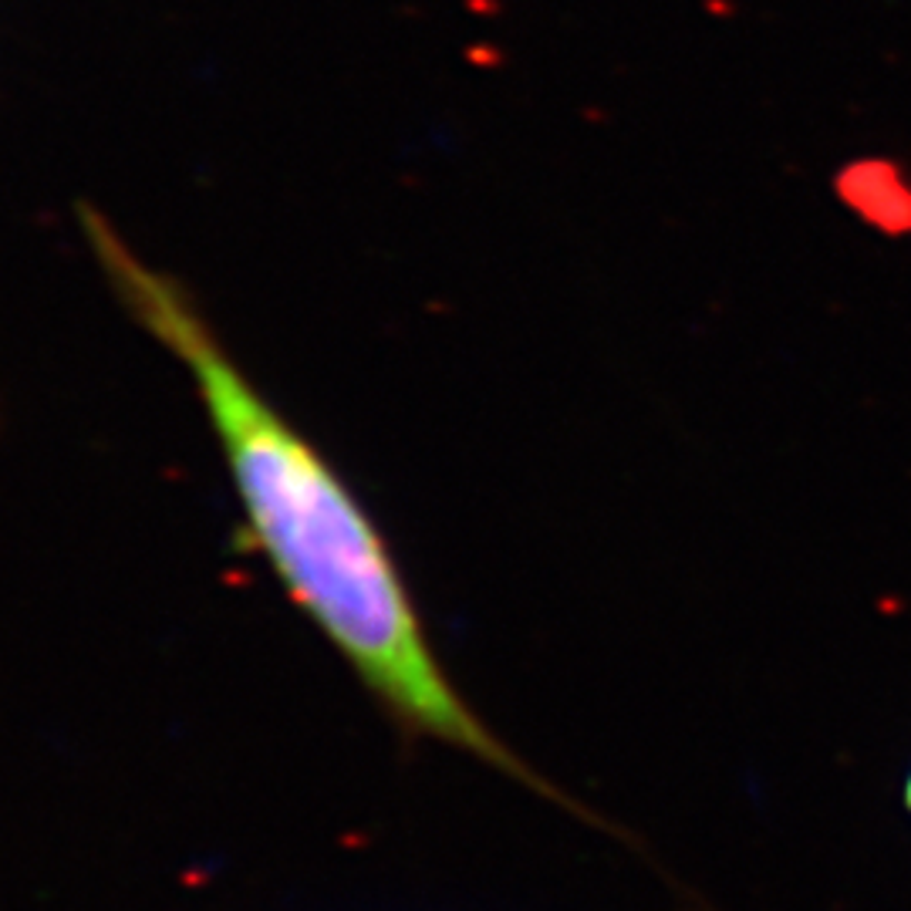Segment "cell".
I'll list each match as a JSON object with an SVG mask.
<instances>
[{"label":"cell","mask_w":911,"mask_h":911,"mask_svg":"<svg viewBox=\"0 0 911 911\" xmlns=\"http://www.w3.org/2000/svg\"><path fill=\"white\" fill-rule=\"evenodd\" d=\"M904 804H908V811H911V773H908V780H904Z\"/></svg>","instance_id":"7a4b0ae2"},{"label":"cell","mask_w":911,"mask_h":911,"mask_svg":"<svg viewBox=\"0 0 911 911\" xmlns=\"http://www.w3.org/2000/svg\"><path fill=\"white\" fill-rule=\"evenodd\" d=\"M81 223L119 301L189 372L247 540L297 611L402 733L467 750L530 780L449 682L402 567L352 483L247 379L173 277L139 261L98 213L88 209Z\"/></svg>","instance_id":"6da1fadb"}]
</instances>
